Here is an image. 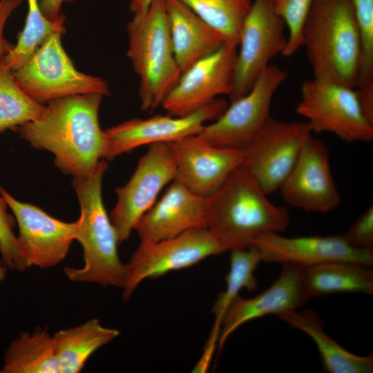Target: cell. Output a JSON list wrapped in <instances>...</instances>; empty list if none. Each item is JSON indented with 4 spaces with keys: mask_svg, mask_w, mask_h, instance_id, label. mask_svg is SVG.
<instances>
[{
    "mask_svg": "<svg viewBox=\"0 0 373 373\" xmlns=\"http://www.w3.org/2000/svg\"><path fill=\"white\" fill-rule=\"evenodd\" d=\"M342 236L352 247L359 249L373 248V207L370 206Z\"/></svg>",
    "mask_w": 373,
    "mask_h": 373,
    "instance_id": "cell-33",
    "label": "cell"
},
{
    "mask_svg": "<svg viewBox=\"0 0 373 373\" xmlns=\"http://www.w3.org/2000/svg\"><path fill=\"white\" fill-rule=\"evenodd\" d=\"M288 210L271 202L242 166L208 197L207 229L226 251L248 248L260 235L288 227Z\"/></svg>",
    "mask_w": 373,
    "mask_h": 373,
    "instance_id": "cell-2",
    "label": "cell"
},
{
    "mask_svg": "<svg viewBox=\"0 0 373 373\" xmlns=\"http://www.w3.org/2000/svg\"><path fill=\"white\" fill-rule=\"evenodd\" d=\"M219 336L220 330L212 327L209 338L204 347L203 352L194 366L193 372L204 373L207 372L216 348L218 345Z\"/></svg>",
    "mask_w": 373,
    "mask_h": 373,
    "instance_id": "cell-35",
    "label": "cell"
},
{
    "mask_svg": "<svg viewBox=\"0 0 373 373\" xmlns=\"http://www.w3.org/2000/svg\"><path fill=\"white\" fill-rule=\"evenodd\" d=\"M119 331L92 318L52 336L60 373H78L99 349L118 337Z\"/></svg>",
    "mask_w": 373,
    "mask_h": 373,
    "instance_id": "cell-24",
    "label": "cell"
},
{
    "mask_svg": "<svg viewBox=\"0 0 373 373\" xmlns=\"http://www.w3.org/2000/svg\"><path fill=\"white\" fill-rule=\"evenodd\" d=\"M296 111L312 132L333 133L347 142L373 139V124L365 117L354 88L313 77L303 82Z\"/></svg>",
    "mask_w": 373,
    "mask_h": 373,
    "instance_id": "cell-7",
    "label": "cell"
},
{
    "mask_svg": "<svg viewBox=\"0 0 373 373\" xmlns=\"http://www.w3.org/2000/svg\"><path fill=\"white\" fill-rule=\"evenodd\" d=\"M21 2V0H0V61L13 47L4 37L6 23Z\"/></svg>",
    "mask_w": 373,
    "mask_h": 373,
    "instance_id": "cell-34",
    "label": "cell"
},
{
    "mask_svg": "<svg viewBox=\"0 0 373 373\" xmlns=\"http://www.w3.org/2000/svg\"><path fill=\"white\" fill-rule=\"evenodd\" d=\"M307 299L339 293L373 294V271L361 264L332 261L303 267Z\"/></svg>",
    "mask_w": 373,
    "mask_h": 373,
    "instance_id": "cell-23",
    "label": "cell"
},
{
    "mask_svg": "<svg viewBox=\"0 0 373 373\" xmlns=\"http://www.w3.org/2000/svg\"><path fill=\"white\" fill-rule=\"evenodd\" d=\"M74 0H40L39 6L42 13L50 19H55L60 15L64 3L73 2Z\"/></svg>",
    "mask_w": 373,
    "mask_h": 373,
    "instance_id": "cell-37",
    "label": "cell"
},
{
    "mask_svg": "<svg viewBox=\"0 0 373 373\" xmlns=\"http://www.w3.org/2000/svg\"><path fill=\"white\" fill-rule=\"evenodd\" d=\"M108 167L101 160L88 176L72 181L80 207L76 240L83 248L84 264L66 267L64 273L73 283L122 288L125 264L119 258L117 233L102 199V180Z\"/></svg>",
    "mask_w": 373,
    "mask_h": 373,
    "instance_id": "cell-3",
    "label": "cell"
},
{
    "mask_svg": "<svg viewBox=\"0 0 373 373\" xmlns=\"http://www.w3.org/2000/svg\"><path fill=\"white\" fill-rule=\"evenodd\" d=\"M356 91L365 117L373 124V82L358 86Z\"/></svg>",
    "mask_w": 373,
    "mask_h": 373,
    "instance_id": "cell-36",
    "label": "cell"
},
{
    "mask_svg": "<svg viewBox=\"0 0 373 373\" xmlns=\"http://www.w3.org/2000/svg\"><path fill=\"white\" fill-rule=\"evenodd\" d=\"M312 135L306 122H287L271 117L256 140L243 151L240 166L270 195L279 190Z\"/></svg>",
    "mask_w": 373,
    "mask_h": 373,
    "instance_id": "cell-11",
    "label": "cell"
},
{
    "mask_svg": "<svg viewBox=\"0 0 373 373\" xmlns=\"http://www.w3.org/2000/svg\"><path fill=\"white\" fill-rule=\"evenodd\" d=\"M149 146L130 180L115 189L117 200L110 218L119 244L129 238L163 188L175 178V162L169 143H156Z\"/></svg>",
    "mask_w": 373,
    "mask_h": 373,
    "instance_id": "cell-12",
    "label": "cell"
},
{
    "mask_svg": "<svg viewBox=\"0 0 373 373\" xmlns=\"http://www.w3.org/2000/svg\"><path fill=\"white\" fill-rule=\"evenodd\" d=\"M62 34L49 36L24 64L12 71L18 86L42 104L72 95H108L109 87L104 79L77 70L62 46Z\"/></svg>",
    "mask_w": 373,
    "mask_h": 373,
    "instance_id": "cell-6",
    "label": "cell"
},
{
    "mask_svg": "<svg viewBox=\"0 0 373 373\" xmlns=\"http://www.w3.org/2000/svg\"><path fill=\"white\" fill-rule=\"evenodd\" d=\"M278 278L260 294L246 298L237 296L225 312L221 323L218 347L243 324L271 314L279 316L297 310L307 300L303 283V267L283 264Z\"/></svg>",
    "mask_w": 373,
    "mask_h": 373,
    "instance_id": "cell-20",
    "label": "cell"
},
{
    "mask_svg": "<svg viewBox=\"0 0 373 373\" xmlns=\"http://www.w3.org/2000/svg\"><path fill=\"white\" fill-rule=\"evenodd\" d=\"M292 327L299 329L315 342L324 370L329 373H372L373 355L352 354L328 336L319 316L313 310H294L278 316Z\"/></svg>",
    "mask_w": 373,
    "mask_h": 373,
    "instance_id": "cell-22",
    "label": "cell"
},
{
    "mask_svg": "<svg viewBox=\"0 0 373 373\" xmlns=\"http://www.w3.org/2000/svg\"><path fill=\"white\" fill-rule=\"evenodd\" d=\"M208 198L199 195L173 180L162 197L142 216L135 227L140 245L207 228Z\"/></svg>",
    "mask_w": 373,
    "mask_h": 373,
    "instance_id": "cell-19",
    "label": "cell"
},
{
    "mask_svg": "<svg viewBox=\"0 0 373 373\" xmlns=\"http://www.w3.org/2000/svg\"><path fill=\"white\" fill-rule=\"evenodd\" d=\"M287 73L269 64L252 88L231 102L224 111L198 135L207 143L245 151L256 140L271 117V101Z\"/></svg>",
    "mask_w": 373,
    "mask_h": 373,
    "instance_id": "cell-8",
    "label": "cell"
},
{
    "mask_svg": "<svg viewBox=\"0 0 373 373\" xmlns=\"http://www.w3.org/2000/svg\"><path fill=\"white\" fill-rule=\"evenodd\" d=\"M153 0H129V8L133 15L145 10Z\"/></svg>",
    "mask_w": 373,
    "mask_h": 373,
    "instance_id": "cell-38",
    "label": "cell"
},
{
    "mask_svg": "<svg viewBox=\"0 0 373 373\" xmlns=\"http://www.w3.org/2000/svg\"><path fill=\"white\" fill-rule=\"evenodd\" d=\"M231 251L230 268L225 276L226 288L220 293L212 307L214 324L221 327L225 312L242 289L254 290L258 283L254 272L262 262L261 255L255 247L236 248Z\"/></svg>",
    "mask_w": 373,
    "mask_h": 373,
    "instance_id": "cell-28",
    "label": "cell"
},
{
    "mask_svg": "<svg viewBox=\"0 0 373 373\" xmlns=\"http://www.w3.org/2000/svg\"><path fill=\"white\" fill-rule=\"evenodd\" d=\"M238 46L224 44L181 74L161 106L167 114L184 116L232 91Z\"/></svg>",
    "mask_w": 373,
    "mask_h": 373,
    "instance_id": "cell-15",
    "label": "cell"
},
{
    "mask_svg": "<svg viewBox=\"0 0 373 373\" xmlns=\"http://www.w3.org/2000/svg\"><path fill=\"white\" fill-rule=\"evenodd\" d=\"M103 97L89 93L50 101L39 118L16 129L34 148L53 153L62 172L85 178L104 157L105 134L98 117Z\"/></svg>",
    "mask_w": 373,
    "mask_h": 373,
    "instance_id": "cell-1",
    "label": "cell"
},
{
    "mask_svg": "<svg viewBox=\"0 0 373 373\" xmlns=\"http://www.w3.org/2000/svg\"><path fill=\"white\" fill-rule=\"evenodd\" d=\"M226 251L207 228L194 229L155 242L139 245L124 265L123 298L128 300L145 279L193 266Z\"/></svg>",
    "mask_w": 373,
    "mask_h": 373,
    "instance_id": "cell-9",
    "label": "cell"
},
{
    "mask_svg": "<svg viewBox=\"0 0 373 373\" xmlns=\"http://www.w3.org/2000/svg\"><path fill=\"white\" fill-rule=\"evenodd\" d=\"M304 46L313 77L356 87L361 47L349 0H314L303 29Z\"/></svg>",
    "mask_w": 373,
    "mask_h": 373,
    "instance_id": "cell-4",
    "label": "cell"
},
{
    "mask_svg": "<svg viewBox=\"0 0 373 373\" xmlns=\"http://www.w3.org/2000/svg\"><path fill=\"white\" fill-rule=\"evenodd\" d=\"M228 106L216 99L195 112L184 116L157 115L135 118L104 130L106 146L103 159L112 160L136 148L156 143H170L198 135L209 120L217 119Z\"/></svg>",
    "mask_w": 373,
    "mask_h": 373,
    "instance_id": "cell-13",
    "label": "cell"
},
{
    "mask_svg": "<svg viewBox=\"0 0 373 373\" xmlns=\"http://www.w3.org/2000/svg\"><path fill=\"white\" fill-rule=\"evenodd\" d=\"M46 106L30 98L17 84L12 72L0 61V131L39 118Z\"/></svg>",
    "mask_w": 373,
    "mask_h": 373,
    "instance_id": "cell-29",
    "label": "cell"
},
{
    "mask_svg": "<svg viewBox=\"0 0 373 373\" xmlns=\"http://www.w3.org/2000/svg\"><path fill=\"white\" fill-rule=\"evenodd\" d=\"M285 28L272 0H252L241 28L231 102L248 93L270 61L283 54Z\"/></svg>",
    "mask_w": 373,
    "mask_h": 373,
    "instance_id": "cell-10",
    "label": "cell"
},
{
    "mask_svg": "<svg viewBox=\"0 0 373 373\" xmlns=\"http://www.w3.org/2000/svg\"><path fill=\"white\" fill-rule=\"evenodd\" d=\"M361 47V68L356 87L373 82V0H349Z\"/></svg>",
    "mask_w": 373,
    "mask_h": 373,
    "instance_id": "cell-30",
    "label": "cell"
},
{
    "mask_svg": "<svg viewBox=\"0 0 373 373\" xmlns=\"http://www.w3.org/2000/svg\"><path fill=\"white\" fill-rule=\"evenodd\" d=\"M27 1L25 26L19 33L17 44L1 61L12 71L24 64L49 36L66 30V18L63 14L55 19H50L42 13L38 0Z\"/></svg>",
    "mask_w": 373,
    "mask_h": 373,
    "instance_id": "cell-26",
    "label": "cell"
},
{
    "mask_svg": "<svg viewBox=\"0 0 373 373\" xmlns=\"http://www.w3.org/2000/svg\"><path fill=\"white\" fill-rule=\"evenodd\" d=\"M279 191L289 205L306 212L328 213L341 202L329 163V150L312 135Z\"/></svg>",
    "mask_w": 373,
    "mask_h": 373,
    "instance_id": "cell-16",
    "label": "cell"
},
{
    "mask_svg": "<svg viewBox=\"0 0 373 373\" xmlns=\"http://www.w3.org/2000/svg\"><path fill=\"white\" fill-rule=\"evenodd\" d=\"M8 204L0 194V255L8 269L24 271L29 268L22 257L13 232L16 220L7 212Z\"/></svg>",
    "mask_w": 373,
    "mask_h": 373,
    "instance_id": "cell-32",
    "label": "cell"
},
{
    "mask_svg": "<svg viewBox=\"0 0 373 373\" xmlns=\"http://www.w3.org/2000/svg\"><path fill=\"white\" fill-rule=\"evenodd\" d=\"M8 269L4 265V264L2 262V261H0V282L4 280L6 276Z\"/></svg>",
    "mask_w": 373,
    "mask_h": 373,
    "instance_id": "cell-39",
    "label": "cell"
},
{
    "mask_svg": "<svg viewBox=\"0 0 373 373\" xmlns=\"http://www.w3.org/2000/svg\"><path fill=\"white\" fill-rule=\"evenodd\" d=\"M172 46L183 73L224 44L222 36L180 0H166Z\"/></svg>",
    "mask_w": 373,
    "mask_h": 373,
    "instance_id": "cell-21",
    "label": "cell"
},
{
    "mask_svg": "<svg viewBox=\"0 0 373 373\" xmlns=\"http://www.w3.org/2000/svg\"><path fill=\"white\" fill-rule=\"evenodd\" d=\"M169 144L175 162L174 180L203 197L217 191L243 160L242 151L212 146L198 135Z\"/></svg>",
    "mask_w": 373,
    "mask_h": 373,
    "instance_id": "cell-17",
    "label": "cell"
},
{
    "mask_svg": "<svg viewBox=\"0 0 373 373\" xmlns=\"http://www.w3.org/2000/svg\"><path fill=\"white\" fill-rule=\"evenodd\" d=\"M229 45L238 46L241 28L252 0H180Z\"/></svg>",
    "mask_w": 373,
    "mask_h": 373,
    "instance_id": "cell-27",
    "label": "cell"
},
{
    "mask_svg": "<svg viewBox=\"0 0 373 373\" xmlns=\"http://www.w3.org/2000/svg\"><path fill=\"white\" fill-rule=\"evenodd\" d=\"M314 0H272L274 8L288 30L282 55L290 57L303 46V29Z\"/></svg>",
    "mask_w": 373,
    "mask_h": 373,
    "instance_id": "cell-31",
    "label": "cell"
},
{
    "mask_svg": "<svg viewBox=\"0 0 373 373\" xmlns=\"http://www.w3.org/2000/svg\"><path fill=\"white\" fill-rule=\"evenodd\" d=\"M0 194L18 224L19 249L29 268L47 269L62 262L77 238V220L57 219L37 206L17 200L1 186Z\"/></svg>",
    "mask_w": 373,
    "mask_h": 373,
    "instance_id": "cell-14",
    "label": "cell"
},
{
    "mask_svg": "<svg viewBox=\"0 0 373 373\" xmlns=\"http://www.w3.org/2000/svg\"><path fill=\"white\" fill-rule=\"evenodd\" d=\"M0 373H60L48 329L21 332L6 351Z\"/></svg>",
    "mask_w": 373,
    "mask_h": 373,
    "instance_id": "cell-25",
    "label": "cell"
},
{
    "mask_svg": "<svg viewBox=\"0 0 373 373\" xmlns=\"http://www.w3.org/2000/svg\"><path fill=\"white\" fill-rule=\"evenodd\" d=\"M126 28L127 56L140 79L141 108L152 111L182 74L172 46L166 0H153L145 10L133 14Z\"/></svg>",
    "mask_w": 373,
    "mask_h": 373,
    "instance_id": "cell-5",
    "label": "cell"
},
{
    "mask_svg": "<svg viewBox=\"0 0 373 373\" xmlns=\"http://www.w3.org/2000/svg\"><path fill=\"white\" fill-rule=\"evenodd\" d=\"M251 246L258 249L262 262H265L302 267L332 261L352 262L370 267L373 265V249L352 247L342 235L285 237L280 233H266L258 236Z\"/></svg>",
    "mask_w": 373,
    "mask_h": 373,
    "instance_id": "cell-18",
    "label": "cell"
}]
</instances>
